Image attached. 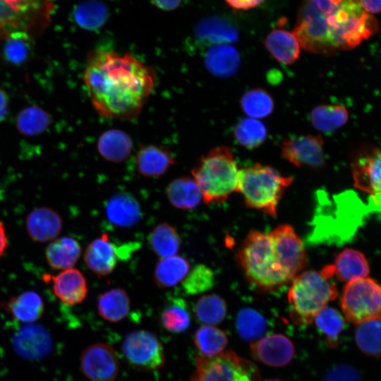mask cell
<instances>
[{"label":"cell","mask_w":381,"mask_h":381,"mask_svg":"<svg viewBox=\"0 0 381 381\" xmlns=\"http://www.w3.org/2000/svg\"><path fill=\"white\" fill-rule=\"evenodd\" d=\"M83 83L102 116L131 120L138 116L156 83L153 68L130 53L95 49L87 56Z\"/></svg>","instance_id":"1"},{"label":"cell","mask_w":381,"mask_h":381,"mask_svg":"<svg viewBox=\"0 0 381 381\" xmlns=\"http://www.w3.org/2000/svg\"><path fill=\"white\" fill-rule=\"evenodd\" d=\"M341 0H304L293 33L303 49L329 55L337 49Z\"/></svg>","instance_id":"2"},{"label":"cell","mask_w":381,"mask_h":381,"mask_svg":"<svg viewBox=\"0 0 381 381\" xmlns=\"http://www.w3.org/2000/svg\"><path fill=\"white\" fill-rule=\"evenodd\" d=\"M237 258L248 282L260 291L276 290L291 282L282 267L269 233L250 231L238 249Z\"/></svg>","instance_id":"3"},{"label":"cell","mask_w":381,"mask_h":381,"mask_svg":"<svg viewBox=\"0 0 381 381\" xmlns=\"http://www.w3.org/2000/svg\"><path fill=\"white\" fill-rule=\"evenodd\" d=\"M191 174L206 204L223 202L237 190L238 169L227 147H217L201 157Z\"/></svg>","instance_id":"4"},{"label":"cell","mask_w":381,"mask_h":381,"mask_svg":"<svg viewBox=\"0 0 381 381\" xmlns=\"http://www.w3.org/2000/svg\"><path fill=\"white\" fill-rule=\"evenodd\" d=\"M322 271L308 270L296 275L288 291L289 316L299 326L311 324L316 315L335 299L337 289Z\"/></svg>","instance_id":"5"},{"label":"cell","mask_w":381,"mask_h":381,"mask_svg":"<svg viewBox=\"0 0 381 381\" xmlns=\"http://www.w3.org/2000/svg\"><path fill=\"white\" fill-rule=\"evenodd\" d=\"M292 181V176H282L270 167L255 164L238 170L237 191L242 194L247 206L275 217L279 202Z\"/></svg>","instance_id":"6"},{"label":"cell","mask_w":381,"mask_h":381,"mask_svg":"<svg viewBox=\"0 0 381 381\" xmlns=\"http://www.w3.org/2000/svg\"><path fill=\"white\" fill-rule=\"evenodd\" d=\"M53 0H0V40L16 34L32 40L40 37L50 24Z\"/></svg>","instance_id":"7"},{"label":"cell","mask_w":381,"mask_h":381,"mask_svg":"<svg viewBox=\"0 0 381 381\" xmlns=\"http://www.w3.org/2000/svg\"><path fill=\"white\" fill-rule=\"evenodd\" d=\"M191 381H260L258 368L231 350L212 357L198 355Z\"/></svg>","instance_id":"8"},{"label":"cell","mask_w":381,"mask_h":381,"mask_svg":"<svg viewBox=\"0 0 381 381\" xmlns=\"http://www.w3.org/2000/svg\"><path fill=\"white\" fill-rule=\"evenodd\" d=\"M340 306L345 320L353 324L381 318V284L368 277L347 282Z\"/></svg>","instance_id":"9"},{"label":"cell","mask_w":381,"mask_h":381,"mask_svg":"<svg viewBox=\"0 0 381 381\" xmlns=\"http://www.w3.org/2000/svg\"><path fill=\"white\" fill-rule=\"evenodd\" d=\"M121 349L126 362L139 370L157 371L162 369L166 362L160 340L148 330L138 329L128 334Z\"/></svg>","instance_id":"10"},{"label":"cell","mask_w":381,"mask_h":381,"mask_svg":"<svg viewBox=\"0 0 381 381\" xmlns=\"http://www.w3.org/2000/svg\"><path fill=\"white\" fill-rule=\"evenodd\" d=\"M80 368L90 381H115L120 363L115 350L104 343L86 347L80 355Z\"/></svg>","instance_id":"11"},{"label":"cell","mask_w":381,"mask_h":381,"mask_svg":"<svg viewBox=\"0 0 381 381\" xmlns=\"http://www.w3.org/2000/svg\"><path fill=\"white\" fill-rule=\"evenodd\" d=\"M269 234L272 238L282 267L292 281L307 263L303 243L294 228L289 224L279 225Z\"/></svg>","instance_id":"12"},{"label":"cell","mask_w":381,"mask_h":381,"mask_svg":"<svg viewBox=\"0 0 381 381\" xmlns=\"http://www.w3.org/2000/svg\"><path fill=\"white\" fill-rule=\"evenodd\" d=\"M282 157L296 167L318 169L325 165L324 141L319 135H302L282 143Z\"/></svg>","instance_id":"13"},{"label":"cell","mask_w":381,"mask_h":381,"mask_svg":"<svg viewBox=\"0 0 381 381\" xmlns=\"http://www.w3.org/2000/svg\"><path fill=\"white\" fill-rule=\"evenodd\" d=\"M130 244H115L107 234L92 241L85 249L84 261L86 266L96 275L104 277L111 274L116 268L119 260L124 258L131 251L127 249Z\"/></svg>","instance_id":"14"},{"label":"cell","mask_w":381,"mask_h":381,"mask_svg":"<svg viewBox=\"0 0 381 381\" xmlns=\"http://www.w3.org/2000/svg\"><path fill=\"white\" fill-rule=\"evenodd\" d=\"M250 349L255 360L275 367L288 364L295 352L292 341L282 334H272L261 337L251 343Z\"/></svg>","instance_id":"15"},{"label":"cell","mask_w":381,"mask_h":381,"mask_svg":"<svg viewBox=\"0 0 381 381\" xmlns=\"http://www.w3.org/2000/svg\"><path fill=\"white\" fill-rule=\"evenodd\" d=\"M43 279L52 282L55 296L68 306L82 303L87 295V280L83 273L75 268L64 270L54 276L44 274Z\"/></svg>","instance_id":"16"},{"label":"cell","mask_w":381,"mask_h":381,"mask_svg":"<svg viewBox=\"0 0 381 381\" xmlns=\"http://www.w3.org/2000/svg\"><path fill=\"white\" fill-rule=\"evenodd\" d=\"M352 175L357 189L372 195L381 193V150L358 156L353 163Z\"/></svg>","instance_id":"17"},{"label":"cell","mask_w":381,"mask_h":381,"mask_svg":"<svg viewBox=\"0 0 381 381\" xmlns=\"http://www.w3.org/2000/svg\"><path fill=\"white\" fill-rule=\"evenodd\" d=\"M194 32L200 42L209 46L234 42L238 38V30L233 22L218 15L200 20Z\"/></svg>","instance_id":"18"},{"label":"cell","mask_w":381,"mask_h":381,"mask_svg":"<svg viewBox=\"0 0 381 381\" xmlns=\"http://www.w3.org/2000/svg\"><path fill=\"white\" fill-rule=\"evenodd\" d=\"M107 218L115 226L130 228L142 218L139 202L131 194L120 192L112 195L105 204Z\"/></svg>","instance_id":"19"},{"label":"cell","mask_w":381,"mask_h":381,"mask_svg":"<svg viewBox=\"0 0 381 381\" xmlns=\"http://www.w3.org/2000/svg\"><path fill=\"white\" fill-rule=\"evenodd\" d=\"M175 163L176 160L169 150L155 145L140 146L135 159L137 171L150 178L163 176Z\"/></svg>","instance_id":"20"},{"label":"cell","mask_w":381,"mask_h":381,"mask_svg":"<svg viewBox=\"0 0 381 381\" xmlns=\"http://www.w3.org/2000/svg\"><path fill=\"white\" fill-rule=\"evenodd\" d=\"M26 228L29 236L35 241H53L61 231L62 219L60 215L51 208L37 207L28 214Z\"/></svg>","instance_id":"21"},{"label":"cell","mask_w":381,"mask_h":381,"mask_svg":"<svg viewBox=\"0 0 381 381\" xmlns=\"http://www.w3.org/2000/svg\"><path fill=\"white\" fill-rule=\"evenodd\" d=\"M333 275L341 281L349 282L367 277L370 266L364 254L353 248H346L338 253L332 265Z\"/></svg>","instance_id":"22"},{"label":"cell","mask_w":381,"mask_h":381,"mask_svg":"<svg viewBox=\"0 0 381 381\" xmlns=\"http://www.w3.org/2000/svg\"><path fill=\"white\" fill-rule=\"evenodd\" d=\"M207 70L216 76L226 77L234 75L240 65L237 50L228 44L210 46L204 56Z\"/></svg>","instance_id":"23"},{"label":"cell","mask_w":381,"mask_h":381,"mask_svg":"<svg viewBox=\"0 0 381 381\" xmlns=\"http://www.w3.org/2000/svg\"><path fill=\"white\" fill-rule=\"evenodd\" d=\"M4 308L17 321L31 324L42 317L44 305L38 294L26 291L10 298Z\"/></svg>","instance_id":"24"},{"label":"cell","mask_w":381,"mask_h":381,"mask_svg":"<svg viewBox=\"0 0 381 381\" xmlns=\"http://www.w3.org/2000/svg\"><path fill=\"white\" fill-rule=\"evenodd\" d=\"M80 255V243L70 236L53 240L45 250L47 263L54 270H64L73 267Z\"/></svg>","instance_id":"25"},{"label":"cell","mask_w":381,"mask_h":381,"mask_svg":"<svg viewBox=\"0 0 381 381\" xmlns=\"http://www.w3.org/2000/svg\"><path fill=\"white\" fill-rule=\"evenodd\" d=\"M131 301L128 294L122 288L116 287L102 293L97 298V310L104 320L118 322L129 313Z\"/></svg>","instance_id":"26"},{"label":"cell","mask_w":381,"mask_h":381,"mask_svg":"<svg viewBox=\"0 0 381 381\" xmlns=\"http://www.w3.org/2000/svg\"><path fill=\"white\" fill-rule=\"evenodd\" d=\"M97 150L106 160L119 163L126 160L132 151L133 143L130 136L118 129H109L99 137Z\"/></svg>","instance_id":"27"},{"label":"cell","mask_w":381,"mask_h":381,"mask_svg":"<svg viewBox=\"0 0 381 381\" xmlns=\"http://www.w3.org/2000/svg\"><path fill=\"white\" fill-rule=\"evenodd\" d=\"M265 44L274 58L283 64H291L299 58L301 46L293 32L274 29L267 36Z\"/></svg>","instance_id":"28"},{"label":"cell","mask_w":381,"mask_h":381,"mask_svg":"<svg viewBox=\"0 0 381 381\" xmlns=\"http://www.w3.org/2000/svg\"><path fill=\"white\" fill-rule=\"evenodd\" d=\"M171 205L178 209L190 210L197 207L202 198L193 178L181 176L172 180L166 188Z\"/></svg>","instance_id":"29"},{"label":"cell","mask_w":381,"mask_h":381,"mask_svg":"<svg viewBox=\"0 0 381 381\" xmlns=\"http://www.w3.org/2000/svg\"><path fill=\"white\" fill-rule=\"evenodd\" d=\"M189 271L190 263L182 256L161 258L154 270V281L160 289L170 288L182 282Z\"/></svg>","instance_id":"30"},{"label":"cell","mask_w":381,"mask_h":381,"mask_svg":"<svg viewBox=\"0 0 381 381\" xmlns=\"http://www.w3.org/2000/svg\"><path fill=\"white\" fill-rule=\"evenodd\" d=\"M181 241L176 229L167 222L157 224L148 236L150 246L160 258L176 255L181 247Z\"/></svg>","instance_id":"31"},{"label":"cell","mask_w":381,"mask_h":381,"mask_svg":"<svg viewBox=\"0 0 381 381\" xmlns=\"http://www.w3.org/2000/svg\"><path fill=\"white\" fill-rule=\"evenodd\" d=\"M49 345V335L40 327L28 325L22 328L16 334V347L18 351L29 358L43 355Z\"/></svg>","instance_id":"32"},{"label":"cell","mask_w":381,"mask_h":381,"mask_svg":"<svg viewBox=\"0 0 381 381\" xmlns=\"http://www.w3.org/2000/svg\"><path fill=\"white\" fill-rule=\"evenodd\" d=\"M313 126L323 133H330L342 127L348 121L347 109L338 104L319 105L310 112Z\"/></svg>","instance_id":"33"},{"label":"cell","mask_w":381,"mask_h":381,"mask_svg":"<svg viewBox=\"0 0 381 381\" xmlns=\"http://www.w3.org/2000/svg\"><path fill=\"white\" fill-rule=\"evenodd\" d=\"M314 320L326 344L331 348L337 347L345 327V319L341 313L333 308L326 306L316 315Z\"/></svg>","instance_id":"34"},{"label":"cell","mask_w":381,"mask_h":381,"mask_svg":"<svg viewBox=\"0 0 381 381\" xmlns=\"http://www.w3.org/2000/svg\"><path fill=\"white\" fill-rule=\"evenodd\" d=\"M193 341L201 356L212 357L223 352L228 344V337L222 329L212 325H203L195 331Z\"/></svg>","instance_id":"35"},{"label":"cell","mask_w":381,"mask_h":381,"mask_svg":"<svg viewBox=\"0 0 381 381\" xmlns=\"http://www.w3.org/2000/svg\"><path fill=\"white\" fill-rule=\"evenodd\" d=\"M354 336L358 348L363 353L371 356L381 355V318L358 324Z\"/></svg>","instance_id":"36"},{"label":"cell","mask_w":381,"mask_h":381,"mask_svg":"<svg viewBox=\"0 0 381 381\" xmlns=\"http://www.w3.org/2000/svg\"><path fill=\"white\" fill-rule=\"evenodd\" d=\"M160 320L164 328L171 333L185 332L190 324V315L186 301L172 298L163 308Z\"/></svg>","instance_id":"37"},{"label":"cell","mask_w":381,"mask_h":381,"mask_svg":"<svg viewBox=\"0 0 381 381\" xmlns=\"http://www.w3.org/2000/svg\"><path fill=\"white\" fill-rule=\"evenodd\" d=\"M106 6L97 0H87L79 4L74 9L73 16L77 24L87 30L101 28L107 19Z\"/></svg>","instance_id":"38"},{"label":"cell","mask_w":381,"mask_h":381,"mask_svg":"<svg viewBox=\"0 0 381 381\" xmlns=\"http://www.w3.org/2000/svg\"><path fill=\"white\" fill-rule=\"evenodd\" d=\"M236 328L239 337L245 341H255L262 337L267 328L265 318L254 309H241L236 318Z\"/></svg>","instance_id":"39"},{"label":"cell","mask_w":381,"mask_h":381,"mask_svg":"<svg viewBox=\"0 0 381 381\" xmlns=\"http://www.w3.org/2000/svg\"><path fill=\"white\" fill-rule=\"evenodd\" d=\"M194 311L197 319L206 325H216L222 322L226 315L225 301L218 295L208 294L196 302Z\"/></svg>","instance_id":"40"},{"label":"cell","mask_w":381,"mask_h":381,"mask_svg":"<svg viewBox=\"0 0 381 381\" xmlns=\"http://www.w3.org/2000/svg\"><path fill=\"white\" fill-rule=\"evenodd\" d=\"M234 135L238 144L247 149L260 146L267 137V128L258 119H242L236 124Z\"/></svg>","instance_id":"41"},{"label":"cell","mask_w":381,"mask_h":381,"mask_svg":"<svg viewBox=\"0 0 381 381\" xmlns=\"http://www.w3.org/2000/svg\"><path fill=\"white\" fill-rule=\"evenodd\" d=\"M243 112L250 118L258 119L269 116L274 109V102L270 94L261 88L251 89L241 99Z\"/></svg>","instance_id":"42"},{"label":"cell","mask_w":381,"mask_h":381,"mask_svg":"<svg viewBox=\"0 0 381 381\" xmlns=\"http://www.w3.org/2000/svg\"><path fill=\"white\" fill-rule=\"evenodd\" d=\"M51 119L43 109L33 106L21 111L17 117L18 129L27 135H35L45 131Z\"/></svg>","instance_id":"43"},{"label":"cell","mask_w":381,"mask_h":381,"mask_svg":"<svg viewBox=\"0 0 381 381\" xmlns=\"http://www.w3.org/2000/svg\"><path fill=\"white\" fill-rule=\"evenodd\" d=\"M214 284V274L203 264L195 265L182 281V287L188 295H196L210 289Z\"/></svg>","instance_id":"44"},{"label":"cell","mask_w":381,"mask_h":381,"mask_svg":"<svg viewBox=\"0 0 381 381\" xmlns=\"http://www.w3.org/2000/svg\"><path fill=\"white\" fill-rule=\"evenodd\" d=\"M32 39L24 34H16L6 40L4 54L6 58L13 64L22 63L27 57L29 42Z\"/></svg>","instance_id":"45"},{"label":"cell","mask_w":381,"mask_h":381,"mask_svg":"<svg viewBox=\"0 0 381 381\" xmlns=\"http://www.w3.org/2000/svg\"><path fill=\"white\" fill-rule=\"evenodd\" d=\"M322 381H362V380L358 370L353 366L338 364L327 370Z\"/></svg>","instance_id":"46"},{"label":"cell","mask_w":381,"mask_h":381,"mask_svg":"<svg viewBox=\"0 0 381 381\" xmlns=\"http://www.w3.org/2000/svg\"><path fill=\"white\" fill-rule=\"evenodd\" d=\"M233 8L247 10L253 8L260 4L264 0H225Z\"/></svg>","instance_id":"47"},{"label":"cell","mask_w":381,"mask_h":381,"mask_svg":"<svg viewBox=\"0 0 381 381\" xmlns=\"http://www.w3.org/2000/svg\"><path fill=\"white\" fill-rule=\"evenodd\" d=\"M363 8L370 13L381 12V0H360Z\"/></svg>","instance_id":"48"},{"label":"cell","mask_w":381,"mask_h":381,"mask_svg":"<svg viewBox=\"0 0 381 381\" xmlns=\"http://www.w3.org/2000/svg\"><path fill=\"white\" fill-rule=\"evenodd\" d=\"M154 5L163 11H172L176 8L181 0H152Z\"/></svg>","instance_id":"49"},{"label":"cell","mask_w":381,"mask_h":381,"mask_svg":"<svg viewBox=\"0 0 381 381\" xmlns=\"http://www.w3.org/2000/svg\"><path fill=\"white\" fill-rule=\"evenodd\" d=\"M8 98L6 92L0 88V122L4 121L7 114Z\"/></svg>","instance_id":"50"},{"label":"cell","mask_w":381,"mask_h":381,"mask_svg":"<svg viewBox=\"0 0 381 381\" xmlns=\"http://www.w3.org/2000/svg\"><path fill=\"white\" fill-rule=\"evenodd\" d=\"M7 237L3 223L0 221V257L4 253L7 247Z\"/></svg>","instance_id":"51"},{"label":"cell","mask_w":381,"mask_h":381,"mask_svg":"<svg viewBox=\"0 0 381 381\" xmlns=\"http://www.w3.org/2000/svg\"><path fill=\"white\" fill-rule=\"evenodd\" d=\"M265 381H282V380H278V379H270V380H265Z\"/></svg>","instance_id":"52"}]
</instances>
